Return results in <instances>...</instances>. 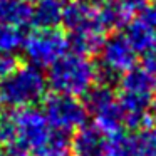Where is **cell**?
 I'll return each instance as SVG.
<instances>
[{"instance_id":"obj_1","label":"cell","mask_w":156,"mask_h":156,"mask_svg":"<svg viewBox=\"0 0 156 156\" xmlns=\"http://www.w3.org/2000/svg\"><path fill=\"white\" fill-rule=\"evenodd\" d=\"M0 143L15 146L29 156L66 154L71 146L69 134L54 129L37 108L15 109L0 118Z\"/></svg>"},{"instance_id":"obj_2","label":"cell","mask_w":156,"mask_h":156,"mask_svg":"<svg viewBox=\"0 0 156 156\" xmlns=\"http://www.w3.org/2000/svg\"><path fill=\"white\" fill-rule=\"evenodd\" d=\"M47 84L57 94L84 98L98 84V66L81 54H66L49 67Z\"/></svg>"},{"instance_id":"obj_3","label":"cell","mask_w":156,"mask_h":156,"mask_svg":"<svg viewBox=\"0 0 156 156\" xmlns=\"http://www.w3.org/2000/svg\"><path fill=\"white\" fill-rule=\"evenodd\" d=\"M47 89V77L39 67L20 66L14 74L0 82V101L15 109L32 108L42 101Z\"/></svg>"},{"instance_id":"obj_4","label":"cell","mask_w":156,"mask_h":156,"mask_svg":"<svg viewBox=\"0 0 156 156\" xmlns=\"http://www.w3.org/2000/svg\"><path fill=\"white\" fill-rule=\"evenodd\" d=\"M98 54V82L109 87L112 82H118L122 74L136 67L138 61V52L133 49L124 34H111L106 37Z\"/></svg>"},{"instance_id":"obj_5","label":"cell","mask_w":156,"mask_h":156,"mask_svg":"<svg viewBox=\"0 0 156 156\" xmlns=\"http://www.w3.org/2000/svg\"><path fill=\"white\" fill-rule=\"evenodd\" d=\"M84 98V106L87 109V114H91L94 119L96 128L101 129L108 138H116L122 134L124 129L122 111L119 108L118 96L109 86H94Z\"/></svg>"},{"instance_id":"obj_6","label":"cell","mask_w":156,"mask_h":156,"mask_svg":"<svg viewBox=\"0 0 156 156\" xmlns=\"http://www.w3.org/2000/svg\"><path fill=\"white\" fill-rule=\"evenodd\" d=\"M69 39L59 29H35L24 41L22 51L35 67H51L67 54Z\"/></svg>"},{"instance_id":"obj_7","label":"cell","mask_w":156,"mask_h":156,"mask_svg":"<svg viewBox=\"0 0 156 156\" xmlns=\"http://www.w3.org/2000/svg\"><path fill=\"white\" fill-rule=\"evenodd\" d=\"M42 112L45 114L52 128L66 133V134L82 128L89 116L84 102L79 101V98L57 94V92L44 99Z\"/></svg>"},{"instance_id":"obj_8","label":"cell","mask_w":156,"mask_h":156,"mask_svg":"<svg viewBox=\"0 0 156 156\" xmlns=\"http://www.w3.org/2000/svg\"><path fill=\"white\" fill-rule=\"evenodd\" d=\"M64 27L71 32L87 30V29H99L106 32L99 20V7L96 4L86 0H71L64 5L62 10V22Z\"/></svg>"},{"instance_id":"obj_9","label":"cell","mask_w":156,"mask_h":156,"mask_svg":"<svg viewBox=\"0 0 156 156\" xmlns=\"http://www.w3.org/2000/svg\"><path fill=\"white\" fill-rule=\"evenodd\" d=\"M111 139L94 124H84L71 139L74 156H104L109 151Z\"/></svg>"},{"instance_id":"obj_10","label":"cell","mask_w":156,"mask_h":156,"mask_svg":"<svg viewBox=\"0 0 156 156\" xmlns=\"http://www.w3.org/2000/svg\"><path fill=\"white\" fill-rule=\"evenodd\" d=\"M119 94L131 96L139 99L154 101L156 94V76L149 74L143 67H133L126 74H122L118 81Z\"/></svg>"},{"instance_id":"obj_11","label":"cell","mask_w":156,"mask_h":156,"mask_svg":"<svg viewBox=\"0 0 156 156\" xmlns=\"http://www.w3.org/2000/svg\"><path fill=\"white\" fill-rule=\"evenodd\" d=\"M122 156H156V138L151 129H141L134 134L124 133L109 138Z\"/></svg>"},{"instance_id":"obj_12","label":"cell","mask_w":156,"mask_h":156,"mask_svg":"<svg viewBox=\"0 0 156 156\" xmlns=\"http://www.w3.org/2000/svg\"><path fill=\"white\" fill-rule=\"evenodd\" d=\"M134 14V7L128 0H108L104 5L99 7V20L106 32L124 29L133 20Z\"/></svg>"},{"instance_id":"obj_13","label":"cell","mask_w":156,"mask_h":156,"mask_svg":"<svg viewBox=\"0 0 156 156\" xmlns=\"http://www.w3.org/2000/svg\"><path fill=\"white\" fill-rule=\"evenodd\" d=\"M66 0H34L32 22L35 29H57L62 22V10Z\"/></svg>"},{"instance_id":"obj_14","label":"cell","mask_w":156,"mask_h":156,"mask_svg":"<svg viewBox=\"0 0 156 156\" xmlns=\"http://www.w3.org/2000/svg\"><path fill=\"white\" fill-rule=\"evenodd\" d=\"M32 22L30 0H0V24L22 29Z\"/></svg>"},{"instance_id":"obj_15","label":"cell","mask_w":156,"mask_h":156,"mask_svg":"<svg viewBox=\"0 0 156 156\" xmlns=\"http://www.w3.org/2000/svg\"><path fill=\"white\" fill-rule=\"evenodd\" d=\"M124 29H126L124 30L126 39L129 41V44L133 45V49L136 52L144 54L146 51L156 47V29L144 24L138 17L133 19Z\"/></svg>"},{"instance_id":"obj_16","label":"cell","mask_w":156,"mask_h":156,"mask_svg":"<svg viewBox=\"0 0 156 156\" xmlns=\"http://www.w3.org/2000/svg\"><path fill=\"white\" fill-rule=\"evenodd\" d=\"M69 47L72 52L81 55H91L99 52L102 42L106 39V32L99 29H87V30H79L69 34Z\"/></svg>"},{"instance_id":"obj_17","label":"cell","mask_w":156,"mask_h":156,"mask_svg":"<svg viewBox=\"0 0 156 156\" xmlns=\"http://www.w3.org/2000/svg\"><path fill=\"white\" fill-rule=\"evenodd\" d=\"M25 35L22 29L0 24V54H14L24 45Z\"/></svg>"},{"instance_id":"obj_18","label":"cell","mask_w":156,"mask_h":156,"mask_svg":"<svg viewBox=\"0 0 156 156\" xmlns=\"http://www.w3.org/2000/svg\"><path fill=\"white\" fill-rule=\"evenodd\" d=\"M20 67V61L15 54H0V82L14 74Z\"/></svg>"},{"instance_id":"obj_19","label":"cell","mask_w":156,"mask_h":156,"mask_svg":"<svg viewBox=\"0 0 156 156\" xmlns=\"http://www.w3.org/2000/svg\"><path fill=\"white\" fill-rule=\"evenodd\" d=\"M138 19L143 20L144 24L151 25V27L156 29V0L149 2L148 5H144L143 9L138 10Z\"/></svg>"},{"instance_id":"obj_20","label":"cell","mask_w":156,"mask_h":156,"mask_svg":"<svg viewBox=\"0 0 156 156\" xmlns=\"http://www.w3.org/2000/svg\"><path fill=\"white\" fill-rule=\"evenodd\" d=\"M141 61H143V66H141V67L146 69L149 74L156 76V47L146 51L144 54H143Z\"/></svg>"},{"instance_id":"obj_21","label":"cell","mask_w":156,"mask_h":156,"mask_svg":"<svg viewBox=\"0 0 156 156\" xmlns=\"http://www.w3.org/2000/svg\"><path fill=\"white\" fill-rule=\"evenodd\" d=\"M128 2L133 5V7H134V10L138 12L139 9H143L144 5H148L149 2H153V0H128Z\"/></svg>"},{"instance_id":"obj_22","label":"cell","mask_w":156,"mask_h":156,"mask_svg":"<svg viewBox=\"0 0 156 156\" xmlns=\"http://www.w3.org/2000/svg\"><path fill=\"white\" fill-rule=\"evenodd\" d=\"M104 156H122V154H121V151H119V149L114 146V143L111 141V146H109V151L106 153Z\"/></svg>"},{"instance_id":"obj_23","label":"cell","mask_w":156,"mask_h":156,"mask_svg":"<svg viewBox=\"0 0 156 156\" xmlns=\"http://www.w3.org/2000/svg\"><path fill=\"white\" fill-rule=\"evenodd\" d=\"M86 2H91V4H98V2H102V0H86Z\"/></svg>"},{"instance_id":"obj_24","label":"cell","mask_w":156,"mask_h":156,"mask_svg":"<svg viewBox=\"0 0 156 156\" xmlns=\"http://www.w3.org/2000/svg\"><path fill=\"white\" fill-rule=\"evenodd\" d=\"M0 156H7V154H5V151H4V149H0Z\"/></svg>"},{"instance_id":"obj_25","label":"cell","mask_w":156,"mask_h":156,"mask_svg":"<svg viewBox=\"0 0 156 156\" xmlns=\"http://www.w3.org/2000/svg\"><path fill=\"white\" fill-rule=\"evenodd\" d=\"M59 156H74V154H69V153H66V154H59Z\"/></svg>"}]
</instances>
